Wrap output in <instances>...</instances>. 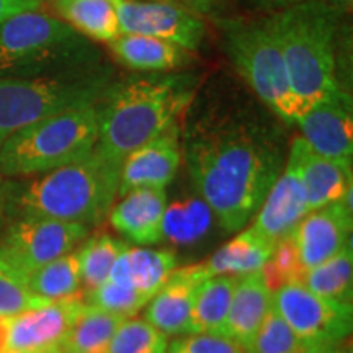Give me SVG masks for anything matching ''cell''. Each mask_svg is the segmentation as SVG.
Wrapping results in <instances>:
<instances>
[{
    "instance_id": "10",
    "label": "cell",
    "mask_w": 353,
    "mask_h": 353,
    "mask_svg": "<svg viewBox=\"0 0 353 353\" xmlns=\"http://www.w3.org/2000/svg\"><path fill=\"white\" fill-rule=\"evenodd\" d=\"M272 306L306 345H337L352 334L353 306L317 296L303 283L278 288Z\"/></svg>"
},
{
    "instance_id": "46",
    "label": "cell",
    "mask_w": 353,
    "mask_h": 353,
    "mask_svg": "<svg viewBox=\"0 0 353 353\" xmlns=\"http://www.w3.org/2000/svg\"><path fill=\"white\" fill-rule=\"evenodd\" d=\"M7 353H26V352H7Z\"/></svg>"
},
{
    "instance_id": "21",
    "label": "cell",
    "mask_w": 353,
    "mask_h": 353,
    "mask_svg": "<svg viewBox=\"0 0 353 353\" xmlns=\"http://www.w3.org/2000/svg\"><path fill=\"white\" fill-rule=\"evenodd\" d=\"M272 294L260 272L237 278L231 306L219 335L241 343L247 352L265 316L270 311Z\"/></svg>"
},
{
    "instance_id": "23",
    "label": "cell",
    "mask_w": 353,
    "mask_h": 353,
    "mask_svg": "<svg viewBox=\"0 0 353 353\" xmlns=\"http://www.w3.org/2000/svg\"><path fill=\"white\" fill-rule=\"evenodd\" d=\"M54 15L94 43H110L120 34L114 0H50Z\"/></svg>"
},
{
    "instance_id": "3",
    "label": "cell",
    "mask_w": 353,
    "mask_h": 353,
    "mask_svg": "<svg viewBox=\"0 0 353 353\" xmlns=\"http://www.w3.org/2000/svg\"><path fill=\"white\" fill-rule=\"evenodd\" d=\"M120 169L95 151L82 161L0 187L7 218H46L90 228L100 224L118 195Z\"/></svg>"
},
{
    "instance_id": "20",
    "label": "cell",
    "mask_w": 353,
    "mask_h": 353,
    "mask_svg": "<svg viewBox=\"0 0 353 353\" xmlns=\"http://www.w3.org/2000/svg\"><path fill=\"white\" fill-rule=\"evenodd\" d=\"M107 46L118 63L136 72H175L188 69L195 61V52L143 34L120 33Z\"/></svg>"
},
{
    "instance_id": "22",
    "label": "cell",
    "mask_w": 353,
    "mask_h": 353,
    "mask_svg": "<svg viewBox=\"0 0 353 353\" xmlns=\"http://www.w3.org/2000/svg\"><path fill=\"white\" fill-rule=\"evenodd\" d=\"M273 244L250 226L237 231L231 241L203 263L208 278L211 276H245L260 272L273 252Z\"/></svg>"
},
{
    "instance_id": "18",
    "label": "cell",
    "mask_w": 353,
    "mask_h": 353,
    "mask_svg": "<svg viewBox=\"0 0 353 353\" xmlns=\"http://www.w3.org/2000/svg\"><path fill=\"white\" fill-rule=\"evenodd\" d=\"M205 280H208V275L203 263L174 270L165 285L145 304L144 319L165 335L183 334L198 286Z\"/></svg>"
},
{
    "instance_id": "30",
    "label": "cell",
    "mask_w": 353,
    "mask_h": 353,
    "mask_svg": "<svg viewBox=\"0 0 353 353\" xmlns=\"http://www.w3.org/2000/svg\"><path fill=\"white\" fill-rule=\"evenodd\" d=\"M128 262H130L132 288L151 299L165 285L176 267V257L172 250L144 249V247H130Z\"/></svg>"
},
{
    "instance_id": "32",
    "label": "cell",
    "mask_w": 353,
    "mask_h": 353,
    "mask_svg": "<svg viewBox=\"0 0 353 353\" xmlns=\"http://www.w3.org/2000/svg\"><path fill=\"white\" fill-rule=\"evenodd\" d=\"M46 303L30 291L28 276L0 255V316L13 317Z\"/></svg>"
},
{
    "instance_id": "2",
    "label": "cell",
    "mask_w": 353,
    "mask_h": 353,
    "mask_svg": "<svg viewBox=\"0 0 353 353\" xmlns=\"http://www.w3.org/2000/svg\"><path fill=\"white\" fill-rule=\"evenodd\" d=\"M203 74L198 70L138 72L110 83L97 108L95 151L121 170L130 154L165 131L192 107Z\"/></svg>"
},
{
    "instance_id": "39",
    "label": "cell",
    "mask_w": 353,
    "mask_h": 353,
    "mask_svg": "<svg viewBox=\"0 0 353 353\" xmlns=\"http://www.w3.org/2000/svg\"><path fill=\"white\" fill-rule=\"evenodd\" d=\"M252 2L262 8H268V10H283V8L294 6L301 0H252Z\"/></svg>"
},
{
    "instance_id": "34",
    "label": "cell",
    "mask_w": 353,
    "mask_h": 353,
    "mask_svg": "<svg viewBox=\"0 0 353 353\" xmlns=\"http://www.w3.org/2000/svg\"><path fill=\"white\" fill-rule=\"evenodd\" d=\"M306 348L272 306L245 353H304Z\"/></svg>"
},
{
    "instance_id": "27",
    "label": "cell",
    "mask_w": 353,
    "mask_h": 353,
    "mask_svg": "<svg viewBox=\"0 0 353 353\" xmlns=\"http://www.w3.org/2000/svg\"><path fill=\"white\" fill-rule=\"evenodd\" d=\"M213 213L203 200L187 198L167 205L162 224V239L175 245H188L210 231Z\"/></svg>"
},
{
    "instance_id": "42",
    "label": "cell",
    "mask_w": 353,
    "mask_h": 353,
    "mask_svg": "<svg viewBox=\"0 0 353 353\" xmlns=\"http://www.w3.org/2000/svg\"><path fill=\"white\" fill-rule=\"evenodd\" d=\"M335 345H307L304 353H330Z\"/></svg>"
},
{
    "instance_id": "17",
    "label": "cell",
    "mask_w": 353,
    "mask_h": 353,
    "mask_svg": "<svg viewBox=\"0 0 353 353\" xmlns=\"http://www.w3.org/2000/svg\"><path fill=\"white\" fill-rule=\"evenodd\" d=\"M288 157L296 164L301 180L307 211L341 201L353 188L352 164L319 156L306 144L301 136H296L290 145Z\"/></svg>"
},
{
    "instance_id": "33",
    "label": "cell",
    "mask_w": 353,
    "mask_h": 353,
    "mask_svg": "<svg viewBox=\"0 0 353 353\" xmlns=\"http://www.w3.org/2000/svg\"><path fill=\"white\" fill-rule=\"evenodd\" d=\"M260 273H262L265 285L272 293H275L283 285L303 283L306 270L299 260L298 247L294 244L291 234L276 242L270 259L263 265Z\"/></svg>"
},
{
    "instance_id": "29",
    "label": "cell",
    "mask_w": 353,
    "mask_h": 353,
    "mask_svg": "<svg viewBox=\"0 0 353 353\" xmlns=\"http://www.w3.org/2000/svg\"><path fill=\"white\" fill-rule=\"evenodd\" d=\"M128 247L130 245L125 241L105 232L95 234L82 242L77 257L81 267V283L85 286V293L99 288L108 280L114 260Z\"/></svg>"
},
{
    "instance_id": "9",
    "label": "cell",
    "mask_w": 353,
    "mask_h": 353,
    "mask_svg": "<svg viewBox=\"0 0 353 353\" xmlns=\"http://www.w3.org/2000/svg\"><path fill=\"white\" fill-rule=\"evenodd\" d=\"M90 228L46 218H17L0 234V255L26 276L72 252Z\"/></svg>"
},
{
    "instance_id": "14",
    "label": "cell",
    "mask_w": 353,
    "mask_h": 353,
    "mask_svg": "<svg viewBox=\"0 0 353 353\" xmlns=\"http://www.w3.org/2000/svg\"><path fill=\"white\" fill-rule=\"evenodd\" d=\"M352 190L341 201L309 211L291 232L304 270L314 268L352 242Z\"/></svg>"
},
{
    "instance_id": "15",
    "label": "cell",
    "mask_w": 353,
    "mask_h": 353,
    "mask_svg": "<svg viewBox=\"0 0 353 353\" xmlns=\"http://www.w3.org/2000/svg\"><path fill=\"white\" fill-rule=\"evenodd\" d=\"M180 123L134 149L121 164L118 195L123 196L136 188H165L182 162Z\"/></svg>"
},
{
    "instance_id": "7",
    "label": "cell",
    "mask_w": 353,
    "mask_h": 353,
    "mask_svg": "<svg viewBox=\"0 0 353 353\" xmlns=\"http://www.w3.org/2000/svg\"><path fill=\"white\" fill-rule=\"evenodd\" d=\"M97 138L95 105L51 114L0 145V176L25 179L82 161L94 152Z\"/></svg>"
},
{
    "instance_id": "44",
    "label": "cell",
    "mask_w": 353,
    "mask_h": 353,
    "mask_svg": "<svg viewBox=\"0 0 353 353\" xmlns=\"http://www.w3.org/2000/svg\"><path fill=\"white\" fill-rule=\"evenodd\" d=\"M39 353H64V352H63V347H61V343H59V345H52V347L44 348V350H41Z\"/></svg>"
},
{
    "instance_id": "11",
    "label": "cell",
    "mask_w": 353,
    "mask_h": 353,
    "mask_svg": "<svg viewBox=\"0 0 353 353\" xmlns=\"http://www.w3.org/2000/svg\"><path fill=\"white\" fill-rule=\"evenodd\" d=\"M120 33L143 34L196 52L206 37L203 17L174 0H114Z\"/></svg>"
},
{
    "instance_id": "1",
    "label": "cell",
    "mask_w": 353,
    "mask_h": 353,
    "mask_svg": "<svg viewBox=\"0 0 353 353\" xmlns=\"http://www.w3.org/2000/svg\"><path fill=\"white\" fill-rule=\"evenodd\" d=\"M180 132L193 185L229 232L247 226L285 167L281 132L252 105L210 100Z\"/></svg>"
},
{
    "instance_id": "19",
    "label": "cell",
    "mask_w": 353,
    "mask_h": 353,
    "mask_svg": "<svg viewBox=\"0 0 353 353\" xmlns=\"http://www.w3.org/2000/svg\"><path fill=\"white\" fill-rule=\"evenodd\" d=\"M167 210L165 188H136L112 206L108 218L114 231L139 245L162 241V224Z\"/></svg>"
},
{
    "instance_id": "35",
    "label": "cell",
    "mask_w": 353,
    "mask_h": 353,
    "mask_svg": "<svg viewBox=\"0 0 353 353\" xmlns=\"http://www.w3.org/2000/svg\"><path fill=\"white\" fill-rule=\"evenodd\" d=\"M151 298L145 296L132 286H120L105 281L99 288L85 293V303L103 311L130 319L143 309Z\"/></svg>"
},
{
    "instance_id": "43",
    "label": "cell",
    "mask_w": 353,
    "mask_h": 353,
    "mask_svg": "<svg viewBox=\"0 0 353 353\" xmlns=\"http://www.w3.org/2000/svg\"><path fill=\"white\" fill-rule=\"evenodd\" d=\"M6 221H7V216H6V211H3L2 200H0V234H2L3 226H6Z\"/></svg>"
},
{
    "instance_id": "40",
    "label": "cell",
    "mask_w": 353,
    "mask_h": 353,
    "mask_svg": "<svg viewBox=\"0 0 353 353\" xmlns=\"http://www.w3.org/2000/svg\"><path fill=\"white\" fill-rule=\"evenodd\" d=\"M8 332H10V317L0 316V353L8 352Z\"/></svg>"
},
{
    "instance_id": "45",
    "label": "cell",
    "mask_w": 353,
    "mask_h": 353,
    "mask_svg": "<svg viewBox=\"0 0 353 353\" xmlns=\"http://www.w3.org/2000/svg\"><path fill=\"white\" fill-rule=\"evenodd\" d=\"M329 3H332L334 7H347V6H350L352 3V0H329Z\"/></svg>"
},
{
    "instance_id": "36",
    "label": "cell",
    "mask_w": 353,
    "mask_h": 353,
    "mask_svg": "<svg viewBox=\"0 0 353 353\" xmlns=\"http://www.w3.org/2000/svg\"><path fill=\"white\" fill-rule=\"evenodd\" d=\"M165 353H245L244 347L219 334H187L167 347Z\"/></svg>"
},
{
    "instance_id": "28",
    "label": "cell",
    "mask_w": 353,
    "mask_h": 353,
    "mask_svg": "<svg viewBox=\"0 0 353 353\" xmlns=\"http://www.w3.org/2000/svg\"><path fill=\"white\" fill-rule=\"evenodd\" d=\"M28 288L34 296L46 301H56L79 293L81 267H79L77 252L65 254L30 273Z\"/></svg>"
},
{
    "instance_id": "16",
    "label": "cell",
    "mask_w": 353,
    "mask_h": 353,
    "mask_svg": "<svg viewBox=\"0 0 353 353\" xmlns=\"http://www.w3.org/2000/svg\"><path fill=\"white\" fill-rule=\"evenodd\" d=\"M307 213L306 196L296 164L286 156L283 170L268 190L257 213L250 219V226L275 245L278 241L290 236Z\"/></svg>"
},
{
    "instance_id": "4",
    "label": "cell",
    "mask_w": 353,
    "mask_h": 353,
    "mask_svg": "<svg viewBox=\"0 0 353 353\" xmlns=\"http://www.w3.org/2000/svg\"><path fill=\"white\" fill-rule=\"evenodd\" d=\"M267 21L280 46L291 87L306 112L343 88L337 77V7L325 0H301L272 13Z\"/></svg>"
},
{
    "instance_id": "41",
    "label": "cell",
    "mask_w": 353,
    "mask_h": 353,
    "mask_svg": "<svg viewBox=\"0 0 353 353\" xmlns=\"http://www.w3.org/2000/svg\"><path fill=\"white\" fill-rule=\"evenodd\" d=\"M330 353H353L352 342L347 339V341L337 343V345L332 348V352H330Z\"/></svg>"
},
{
    "instance_id": "37",
    "label": "cell",
    "mask_w": 353,
    "mask_h": 353,
    "mask_svg": "<svg viewBox=\"0 0 353 353\" xmlns=\"http://www.w3.org/2000/svg\"><path fill=\"white\" fill-rule=\"evenodd\" d=\"M48 0H0V23L20 13L39 10Z\"/></svg>"
},
{
    "instance_id": "25",
    "label": "cell",
    "mask_w": 353,
    "mask_h": 353,
    "mask_svg": "<svg viewBox=\"0 0 353 353\" xmlns=\"http://www.w3.org/2000/svg\"><path fill=\"white\" fill-rule=\"evenodd\" d=\"M303 285L317 296L353 306V250L352 242L325 262L304 273Z\"/></svg>"
},
{
    "instance_id": "12",
    "label": "cell",
    "mask_w": 353,
    "mask_h": 353,
    "mask_svg": "<svg viewBox=\"0 0 353 353\" xmlns=\"http://www.w3.org/2000/svg\"><path fill=\"white\" fill-rule=\"evenodd\" d=\"M85 293L48 301L10 317L8 352L39 353L44 348L59 345L85 309Z\"/></svg>"
},
{
    "instance_id": "6",
    "label": "cell",
    "mask_w": 353,
    "mask_h": 353,
    "mask_svg": "<svg viewBox=\"0 0 353 353\" xmlns=\"http://www.w3.org/2000/svg\"><path fill=\"white\" fill-rule=\"evenodd\" d=\"M113 81L114 70L107 63L56 76L0 79V145L51 114L94 107Z\"/></svg>"
},
{
    "instance_id": "38",
    "label": "cell",
    "mask_w": 353,
    "mask_h": 353,
    "mask_svg": "<svg viewBox=\"0 0 353 353\" xmlns=\"http://www.w3.org/2000/svg\"><path fill=\"white\" fill-rule=\"evenodd\" d=\"M180 6L187 7L188 10L198 13V15H211L214 8L218 7L219 0H174Z\"/></svg>"
},
{
    "instance_id": "24",
    "label": "cell",
    "mask_w": 353,
    "mask_h": 353,
    "mask_svg": "<svg viewBox=\"0 0 353 353\" xmlns=\"http://www.w3.org/2000/svg\"><path fill=\"white\" fill-rule=\"evenodd\" d=\"M237 276H211L198 286L183 334H219L226 321Z\"/></svg>"
},
{
    "instance_id": "5",
    "label": "cell",
    "mask_w": 353,
    "mask_h": 353,
    "mask_svg": "<svg viewBox=\"0 0 353 353\" xmlns=\"http://www.w3.org/2000/svg\"><path fill=\"white\" fill-rule=\"evenodd\" d=\"M99 63L97 43L54 13L39 8L0 23V79L56 76Z\"/></svg>"
},
{
    "instance_id": "31",
    "label": "cell",
    "mask_w": 353,
    "mask_h": 353,
    "mask_svg": "<svg viewBox=\"0 0 353 353\" xmlns=\"http://www.w3.org/2000/svg\"><path fill=\"white\" fill-rule=\"evenodd\" d=\"M169 335L154 327L145 319L130 317L114 332L108 353H165Z\"/></svg>"
},
{
    "instance_id": "26",
    "label": "cell",
    "mask_w": 353,
    "mask_h": 353,
    "mask_svg": "<svg viewBox=\"0 0 353 353\" xmlns=\"http://www.w3.org/2000/svg\"><path fill=\"white\" fill-rule=\"evenodd\" d=\"M125 317L87 304L64 341V353H108L110 343Z\"/></svg>"
},
{
    "instance_id": "13",
    "label": "cell",
    "mask_w": 353,
    "mask_h": 353,
    "mask_svg": "<svg viewBox=\"0 0 353 353\" xmlns=\"http://www.w3.org/2000/svg\"><path fill=\"white\" fill-rule=\"evenodd\" d=\"M301 138L319 156L352 164V99L345 88L316 101L296 121Z\"/></svg>"
},
{
    "instance_id": "8",
    "label": "cell",
    "mask_w": 353,
    "mask_h": 353,
    "mask_svg": "<svg viewBox=\"0 0 353 353\" xmlns=\"http://www.w3.org/2000/svg\"><path fill=\"white\" fill-rule=\"evenodd\" d=\"M219 25L224 51L242 81L276 118L296 125L306 110L291 87L283 56L267 19H226Z\"/></svg>"
}]
</instances>
